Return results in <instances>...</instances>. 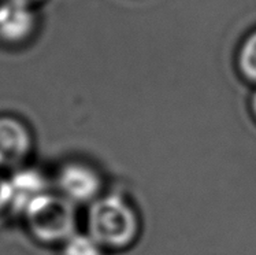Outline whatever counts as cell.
<instances>
[{
	"label": "cell",
	"instance_id": "cell-1",
	"mask_svg": "<svg viewBox=\"0 0 256 255\" xmlns=\"http://www.w3.org/2000/svg\"><path fill=\"white\" fill-rule=\"evenodd\" d=\"M137 232L136 211L122 196L112 193L94 200L88 213V233L102 247H126L136 239Z\"/></svg>",
	"mask_w": 256,
	"mask_h": 255
},
{
	"label": "cell",
	"instance_id": "cell-2",
	"mask_svg": "<svg viewBox=\"0 0 256 255\" xmlns=\"http://www.w3.org/2000/svg\"><path fill=\"white\" fill-rule=\"evenodd\" d=\"M22 215L28 232L40 244H63L76 233L74 203L60 193H44L33 200Z\"/></svg>",
	"mask_w": 256,
	"mask_h": 255
},
{
	"label": "cell",
	"instance_id": "cell-3",
	"mask_svg": "<svg viewBox=\"0 0 256 255\" xmlns=\"http://www.w3.org/2000/svg\"><path fill=\"white\" fill-rule=\"evenodd\" d=\"M33 151L29 126L14 115H0V170L16 172L26 166Z\"/></svg>",
	"mask_w": 256,
	"mask_h": 255
},
{
	"label": "cell",
	"instance_id": "cell-4",
	"mask_svg": "<svg viewBox=\"0 0 256 255\" xmlns=\"http://www.w3.org/2000/svg\"><path fill=\"white\" fill-rule=\"evenodd\" d=\"M59 193L72 203H86L98 199L102 181L94 167L82 162H70L56 176Z\"/></svg>",
	"mask_w": 256,
	"mask_h": 255
},
{
	"label": "cell",
	"instance_id": "cell-5",
	"mask_svg": "<svg viewBox=\"0 0 256 255\" xmlns=\"http://www.w3.org/2000/svg\"><path fill=\"white\" fill-rule=\"evenodd\" d=\"M37 28L34 10L26 6L0 0V43L20 47L30 40Z\"/></svg>",
	"mask_w": 256,
	"mask_h": 255
},
{
	"label": "cell",
	"instance_id": "cell-6",
	"mask_svg": "<svg viewBox=\"0 0 256 255\" xmlns=\"http://www.w3.org/2000/svg\"><path fill=\"white\" fill-rule=\"evenodd\" d=\"M11 208L18 213H24L29 204L50 192L46 176L38 170L24 166L12 172L10 177Z\"/></svg>",
	"mask_w": 256,
	"mask_h": 255
},
{
	"label": "cell",
	"instance_id": "cell-7",
	"mask_svg": "<svg viewBox=\"0 0 256 255\" xmlns=\"http://www.w3.org/2000/svg\"><path fill=\"white\" fill-rule=\"evenodd\" d=\"M62 255H103V247L89 233H74L62 244Z\"/></svg>",
	"mask_w": 256,
	"mask_h": 255
},
{
	"label": "cell",
	"instance_id": "cell-8",
	"mask_svg": "<svg viewBox=\"0 0 256 255\" xmlns=\"http://www.w3.org/2000/svg\"><path fill=\"white\" fill-rule=\"evenodd\" d=\"M238 65L246 78L256 81V33L248 37L241 47Z\"/></svg>",
	"mask_w": 256,
	"mask_h": 255
},
{
	"label": "cell",
	"instance_id": "cell-9",
	"mask_svg": "<svg viewBox=\"0 0 256 255\" xmlns=\"http://www.w3.org/2000/svg\"><path fill=\"white\" fill-rule=\"evenodd\" d=\"M11 208L10 178L6 177L4 172L0 170V214Z\"/></svg>",
	"mask_w": 256,
	"mask_h": 255
},
{
	"label": "cell",
	"instance_id": "cell-10",
	"mask_svg": "<svg viewBox=\"0 0 256 255\" xmlns=\"http://www.w3.org/2000/svg\"><path fill=\"white\" fill-rule=\"evenodd\" d=\"M10 3H14V5H20V6H26V7H34L38 3H42L44 0H7Z\"/></svg>",
	"mask_w": 256,
	"mask_h": 255
},
{
	"label": "cell",
	"instance_id": "cell-11",
	"mask_svg": "<svg viewBox=\"0 0 256 255\" xmlns=\"http://www.w3.org/2000/svg\"><path fill=\"white\" fill-rule=\"evenodd\" d=\"M252 109H254V113H255L256 115V94L255 96H254V99H252Z\"/></svg>",
	"mask_w": 256,
	"mask_h": 255
}]
</instances>
